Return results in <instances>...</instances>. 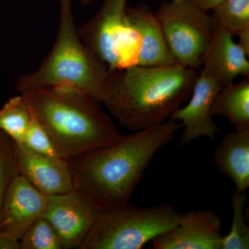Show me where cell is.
Here are the masks:
<instances>
[{
  "label": "cell",
  "mask_w": 249,
  "mask_h": 249,
  "mask_svg": "<svg viewBox=\"0 0 249 249\" xmlns=\"http://www.w3.org/2000/svg\"><path fill=\"white\" fill-rule=\"evenodd\" d=\"M181 128L169 119L70 159L73 189L101 212L128 204L152 159Z\"/></svg>",
  "instance_id": "1"
},
{
  "label": "cell",
  "mask_w": 249,
  "mask_h": 249,
  "mask_svg": "<svg viewBox=\"0 0 249 249\" xmlns=\"http://www.w3.org/2000/svg\"><path fill=\"white\" fill-rule=\"evenodd\" d=\"M197 77L178 63L109 71L102 103L121 125L142 130L169 119L191 96Z\"/></svg>",
  "instance_id": "2"
},
{
  "label": "cell",
  "mask_w": 249,
  "mask_h": 249,
  "mask_svg": "<svg viewBox=\"0 0 249 249\" xmlns=\"http://www.w3.org/2000/svg\"><path fill=\"white\" fill-rule=\"evenodd\" d=\"M19 94L63 160L116 143L124 137L103 110L101 102L76 88L54 87Z\"/></svg>",
  "instance_id": "3"
},
{
  "label": "cell",
  "mask_w": 249,
  "mask_h": 249,
  "mask_svg": "<svg viewBox=\"0 0 249 249\" xmlns=\"http://www.w3.org/2000/svg\"><path fill=\"white\" fill-rule=\"evenodd\" d=\"M60 1V21L53 47L37 70L18 80L16 91L21 93L68 86L102 103L107 93L109 70L80 39L71 0Z\"/></svg>",
  "instance_id": "4"
},
{
  "label": "cell",
  "mask_w": 249,
  "mask_h": 249,
  "mask_svg": "<svg viewBox=\"0 0 249 249\" xmlns=\"http://www.w3.org/2000/svg\"><path fill=\"white\" fill-rule=\"evenodd\" d=\"M180 213L163 203L142 208L128 204L101 213L80 249H141L178 225Z\"/></svg>",
  "instance_id": "5"
},
{
  "label": "cell",
  "mask_w": 249,
  "mask_h": 249,
  "mask_svg": "<svg viewBox=\"0 0 249 249\" xmlns=\"http://www.w3.org/2000/svg\"><path fill=\"white\" fill-rule=\"evenodd\" d=\"M127 0H103L96 14L78 35L109 71L139 66L142 38L127 14Z\"/></svg>",
  "instance_id": "6"
},
{
  "label": "cell",
  "mask_w": 249,
  "mask_h": 249,
  "mask_svg": "<svg viewBox=\"0 0 249 249\" xmlns=\"http://www.w3.org/2000/svg\"><path fill=\"white\" fill-rule=\"evenodd\" d=\"M155 14L175 61L193 70L201 67L213 35L212 15L195 0L163 1Z\"/></svg>",
  "instance_id": "7"
},
{
  "label": "cell",
  "mask_w": 249,
  "mask_h": 249,
  "mask_svg": "<svg viewBox=\"0 0 249 249\" xmlns=\"http://www.w3.org/2000/svg\"><path fill=\"white\" fill-rule=\"evenodd\" d=\"M101 211L76 190L48 196L42 217L52 226L63 249H80Z\"/></svg>",
  "instance_id": "8"
},
{
  "label": "cell",
  "mask_w": 249,
  "mask_h": 249,
  "mask_svg": "<svg viewBox=\"0 0 249 249\" xmlns=\"http://www.w3.org/2000/svg\"><path fill=\"white\" fill-rule=\"evenodd\" d=\"M224 87L204 70L198 74L189 102L178 108L170 118L184 127L180 140L181 147L201 137L214 139L219 130L213 121V106L216 96Z\"/></svg>",
  "instance_id": "9"
},
{
  "label": "cell",
  "mask_w": 249,
  "mask_h": 249,
  "mask_svg": "<svg viewBox=\"0 0 249 249\" xmlns=\"http://www.w3.org/2000/svg\"><path fill=\"white\" fill-rule=\"evenodd\" d=\"M48 196L19 174L5 193L0 210V229L16 240L21 237L47 207Z\"/></svg>",
  "instance_id": "10"
},
{
  "label": "cell",
  "mask_w": 249,
  "mask_h": 249,
  "mask_svg": "<svg viewBox=\"0 0 249 249\" xmlns=\"http://www.w3.org/2000/svg\"><path fill=\"white\" fill-rule=\"evenodd\" d=\"M222 222L211 211L181 213L178 225L151 241L154 249H220Z\"/></svg>",
  "instance_id": "11"
},
{
  "label": "cell",
  "mask_w": 249,
  "mask_h": 249,
  "mask_svg": "<svg viewBox=\"0 0 249 249\" xmlns=\"http://www.w3.org/2000/svg\"><path fill=\"white\" fill-rule=\"evenodd\" d=\"M19 173L46 196L73 190L67 160L49 157L15 143Z\"/></svg>",
  "instance_id": "12"
},
{
  "label": "cell",
  "mask_w": 249,
  "mask_h": 249,
  "mask_svg": "<svg viewBox=\"0 0 249 249\" xmlns=\"http://www.w3.org/2000/svg\"><path fill=\"white\" fill-rule=\"evenodd\" d=\"M248 58L232 34L214 22L213 35L203 58V70L225 87L233 83L238 76H249Z\"/></svg>",
  "instance_id": "13"
},
{
  "label": "cell",
  "mask_w": 249,
  "mask_h": 249,
  "mask_svg": "<svg viewBox=\"0 0 249 249\" xmlns=\"http://www.w3.org/2000/svg\"><path fill=\"white\" fill-rule=\"evenodd\" d=\"M218 170L230 178L236 191L249 187V129H234L223 137L214 154Z\"/></svg>",
  "instance_id": "14"
},
{
  "label": "cell",
  "mask_w": 249,
  "mask_h": 249,
  "mask_svg": "<svg viewBox=\"0 0 249 249\" xmlns=\"http://www.w3.org/2000/svg\"><path fill=\"white\" fill-rule=\"evenodd\" d=\"M127 16L142 37L139 66H160L178 63L170 53L155 13L145 5L127 7Z\"/></svg>",
  "instance_id": "15"
},
{
  "label": "cell",
  "mask_w": 249,
  "mask_h": 249,
  "mask_svg": "<svg viewBox=\"0 0 249 249\" xmlns=\"http://www.w3.org/2000/svg\"><path fill=\"white\" fill-rule=\"evenodd\" d=\"M213 113L227 118L236 129H249V76L224 87L214 99Z\"/></svg>",
  "instance_id": "16"
},
{
  "label": "cell",
  "mask_w": 249,
  "mask_h": 249,
  "mask_svg": "<svg viewBox=\"0 0 249 249\" xmlns=\"http://www.w3.org/2000/svg\"><path fill=\"white\" fill-rule=\"evenodd\" d=\"M31 112L22 95L11 98L0 109V130L16 144H22Z\"/></svg>",
  "instance_id": "17"
},
{
  "label": "cell",
  "mask_w": 249,
  "mask_h": 249,
  "mask_svg": "<svg viewBox=\"0 0 249 249\" xmlns=\"http://www.w3.org/2000/svg\"><path fill=\"white\" fill-rule=\"evenodd\" d=\"M246 203L245 192L240 193L235 190L232 196L231 228L227 235H222L220 249H249V228L244 215Z\"/></svg>",
  "instance_id": "18"
},
{
  "label": "cell",
  "mask_w": 249,
  "mask_h": 249,
  "mask_svg": "<svg viewBox=\"0 0 249 249\" xmlns=\"http://www.w3.org/2000/svg\"><path fill=\"white\" fill-rule=\"evenodd\" d=\"M213 11L216 24L232 36L249 26V0H224Z\"/></svg>",
  "instance_id": "19"
},
{
  "label": "cell",
  "mask_w": 249,
  "mask_h": 249,
  "mask_svg": "<svg viewBox=\"0 0 249 249\" xmlns=\"http://www.w3.org/2000/svg\"><path fill=\"white\" fill-rule=\"evenodd\" d=\"M19 242L20 249H63L58 232L42 217L31 224Z\"/></svg>",
  "instance_id": "20"
},
{
  "label": "cell",
  "mask_w": 249,
  "mask_h": 249,
  "mask_svg": "<svg viewBox=\"0 0 249 249\" xmlns=\"http://www.w3.org/2000/svg\"><path fill=\"white\" fill-rule=\"evenodd\" d=\"M19 174L15 142L0 130V210L9 183Z\"/></svg>",
  "instance_id": "21"
},
{
  "label": "cell",
  "mask_w": 249,
  "mask_h": 249,
  "mask_svg": "<svg viewBox=\"0 0 249 249\" xmlns=\"http://www.w3.org/2000/svg\"><path fill=\"white\" fill-rule=\"evenodd\" d=\"M22 145L29 150L41 155L59 157L48 134L36 119L32 112L30 123L24 136Z\"/></svg>",
  "instance_id": "22"
},
{
  "label": "cell",
  "mask_w": 249,
  "mask_h": 249,
  "mask_svg": "<svg viewBox=\"0 0 249 249\" xmlns=\"http://www.w3.org/2000/svg\"><path fill=\"white\" fill-rule=\"evenodd\" d=\"M0 249H20L19 242L0 229Z\"/></svg>",
  "instance_id": "23"
},
{
  "label": "cell",
  "mask_w": 249,
  "mask_h": 249,
  "mask_svg": "<svg viewBox=\"0 0 249 249\" xmlns=\"http://www.w3.org/2000/svg\"><path fill=\"white\" fill-rule=\"evenodd\" d=\"M235 36L238 37L237 43L249 57V26L239 31Z\"/></svg>",
  "instance_id": "24"
},
{
  "label": "cell",
  "mask_w": 249,
  "mask_h": 249,
  "mask_svg": "<svg viewBox=\"0 0 249 249\" xmlns=\"http://www.w3.org/2000/svg\"><path fill=\"white\" fill-rule=\"evenodd\" d=\"M224 0H195L196 4L199 7L207 11H213L217 5L220 4Z\"/></svg>",
  "instance_id": "25"
},
{
  "label": "cell",
  "mask_w": 249,
  "mask_h": 249,
  "mask_svg": "<svg viewBox=\"0 0 249 249\" xmlns=\"http://www.w3.org/2000/svg\"><path fill=\"white\" fill-rule=\"evenodd\" d=\"M78 1H80L81 4L87 5L91 3L93 0H78Z\"/></svg>",
  "instance_id": "26"
}]
</instances>
